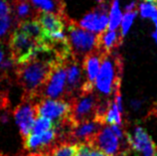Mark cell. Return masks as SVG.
I'll use <instances>...</instances> for the list:
<instances>
[{
    "instance_id": "5",
    "label": "cell",
    "mask_w": 157,
    "mask_h": 156,
    "mask_svg": "<svg viewBox=\"0 0 157 156\" xmlns=\"http://www.w3.org/2000/svg\"><path fill=\"white\" fill-rule=\"evenodd\" d=\"M67 61V60H66ZM66 61L59 60L54 65L47 81L40 89L36 96V100H64L67 85V70Z\"/></svg>"
},
{
    "instance_id": "10",
    "label": "cell",
    "mask_w": 157,
    "mask_h": 156,
    "mask_svg": "<svg viewBox=\"0 0 157 156\" xmlns=\"http://www.w3.org/2000/svg\"><path fill=\"white\" fill-rule=\"evenodd\" d=\"M66 70H67V85H66V93L64 100L71 102L74 98L77 97L81 93L82 82V68L80 61L72 56L66 61Z\"/></svg>"
},
{
    "instance_id": "8",
    "label": "cell",
    "mask_w": 157,
    "mask_h": 156,
    "mask_svg": "<svg viewBox=\"0 0 157 156\" xmlns=\"http://www.w3.org/2000/svg\"><path fill=\"white\" fill-rule=\"evenodd\" d=\"M86 143L92 148L100 150L109 156H124L128 153L111 127H102Z\"/></svg>"
},
{
    "instance_id": "24",
    "label": "cell",
    "mask_w": 157,
    "mask_h": 156,
    "mask_svg": "<svg viewBox=\"0 0 157 156\" xmlns=\"http://www.w3.org/2000/svg\"><path fill=\"white\" fill-rule=\"evenodd\" d=\"M140 15L142 18H152L157 16V3L143 2L139 5Z\"/></svg>"
},
{
    "instance_id": "6",
    "label": "cell",
    "mask_w": 157,
    "mask_h": 156,
    "mask_svg": "<svg viewBox=\"0 0 157 156\" xmlns=\"http://www.w3.org/2000/svg\"><path fill=\"white\" fill-rule=\"evenodd\" d=\"M42 46L17 29L11 33L8 41L9 53L16 66L28 62L39 52Z\"/></svg>"
},
{
    "instance_id": "17",
    "label": "cell",
    "mask_w": 157,
    "mask_h": 156,
    "mask_svg": "<svg viewBox=\"0 0 157 156\" xmlns=\"http://www.w3.org/2000/svg\"><path fill=\"white\" fill-rule=\"evenodd\" d=\"M11 5L13 7V17L17 24L25 20L36 19L38 11L33 7L30 0H19Z\"/></svg>"
},
{
    "instance_id": "20",
    "label": "cell",
    "mask_w": 157,
    "mask_h": 156,
    "mask_svg": "<svg viewBox=\"0 0 157 156\" xmlns=\"http://www.w3.org/2000/svg\"><path fill=\"white\" fill-rule=\"evenodd\" d=\"M122 18L121 9H119V1L118 0H113L110 6V13H109V30L114 31L117 30L119 24H121Z\"/></svg>"
},
{
    "instance_id": "22",
    "label": "cell",
    "mask_w": 157,
    "mask_h": 156,
    "mask_svg": "<svg viewBox=\"0 0 157 156\" xmlns=\"http://www.w3.org/2000/svg\"><path fill=\"white\" fill-rule=\"evenodd\" d=\"M105 124L111 125H121L122 126V113L119 112L115 101L113 100L109 106V112L105 116Z\"/></svg>"
},
{
    "instance_id": "14",
    "label": "cell",
    "mask_w": 157,
    "mask_h": 156,
    "mask_svg": "<svg viewBox=\"0 0 157 156\" xmlns=\"http://www.w3.org/2000/svg\"><path fill=\"white\" fill-rule=\"evenodd\" d=\"M104 56L105 54H101L98 50H94L86 55L84 60L82 61V68L86 76L85 83L96 86V81L98 73H100V67Z\"/></svg>"
},
{
    "instance_id": "2",
    "label": "cell",
    "mask_w": 157,
    "mask_h": 156,
    "mask_svg": "<svg viewBox=\"0 0 157 156\" xmlns=\"http://www.w3.org/2000/svg\"><path fill=\"white\" fill-rule=\"evenodd\" d=\"M123 75V58L119 53L113 52L105 55L101 61L96 88L98 96L104 98H109L121 92V80Z\"/></svg>"
},
{
    "instance_id": "32",
    "label": "cell",
    "mask_w": 157,
    "mask_h": 156,
    "mask_svg": "<svg viewBox=\"0 0 157 156\" xmlns=\"http://www.w3.org/2000/svg\"><path fill=\"white\" fill-rule=\"evenodd\" d=\"M23 156H46V155L41 152H32V153H29L27 155H23Z\"/></svg>"
},
{
    "instance_id": "37",
    "label": "cell",
    "mask_w": 157,
    "mask_h": 156,
    "mask_svg": "<svg viewBox=\"0 0 157 156\" xmlns=\"http://www.w3.org/2000/svg\"><path fill=\"white\" fill-rule=\"evenodd\" d=\"M0 154H1V152H0Z\"/></svg>"
},
{
    "instance_id": "16",
    "label": "cell",
    "mask_w": 157,
    "mask_h": 156,
    "mask_svg": "<svg viewBox=\"0 0 157 156\" xmlns=\"http://www.w3.org/2000/svg\"><path fill=\"white\" fill-rule=\"evenodd\" d=\"M16 29L29 36L39 45H45V36L46 35H45V32L41 24L36 19L25 20V21L19 22Z\"/></svg>"
},
{
    "instance_id": "29",
    "label": "cell",
    "mask_w": 157,
    "mask_h": 156,
    "mask_svg": "<svg viewBox=\"0 0 157 156\" xmlns=\"http://www.w3.org/2000/svg\"><path fill=\"white\" fill-rule=\"evenodd\" d=\"M6 58V50H5V43L0 42V65L3 62V60Z\"/></svg>"
},
{
    "instance_id": "27",
    "label": "cell",
    "mask_w": 157,
    "mask_h": 156,
    "mask_svg": "<svg viewBox=\"0 0 157 156\" xmlns=\"http://www.w3.org/2000/svg\"><path fill=\"white\" fill-rule=\"evenodd\" d=\"M13 14V8L9 0H0V17Z\"/></svg>"
},
{
    "instance_id": "35",
    "label": "cell",
    "mask_w": 157,
    "mask_h": 156,
    "mask_svg": "<svg viewBox=\"0 0 157 156\" xmlns=\"http://www.w3.org/2000/svg\"><path fill=\"white\" fill-rule=\"evenodd\" d=\"M97 1H98V3H100V4H101V3H104V0H97Z\"/></svg>"
},
{
    "instance_id": "25",
    "label": "cell",
    "mask_w": 157,
    "mask_h": 156,
    "mask_svg": "<svg viewBox=\"0 0 157 156\" xmlns=\"http://www.w3.org/2000/svg\"><path fill=\"white\" fill-rule=\"evenodd\" d=\"M137 15V11H131V12H125V14L122 17V22H121V35L124 37L127 32H128L129 28L131 27L132 23H133L134 19Z\"/></svg>"
},
{
    "instance_id": "31",
    "label": "cell",
    "mask_w": 157,
    "mask_h": 156,
    "mask_svg": "<svg viewBox=\"0 0 157 156\" xmlns=\"http://www.w3.org/2000/svg\"><path fill=\"white\" fill-rule=\"evenodd\" d=\"M141 104H142V101H139V100H133V101H131V102H130L131 108H133L134 110H137L140 106H141Z\"/></svg>"
},
{
    "instance_id": "36",
    "label": "cell",
    "mask_w": 157,
    "mask_h": 156,
    "mask_svg": "<svg viewBox=\"0 0 157 156\" xmlns=\"http://www.w3.org/2000/svg\"><path fill=\"white\" fill-rule=\"evenodd\" d=\"M0 156H6V155H3V154H1V155H0Z\"/></svg>"
},
{
    "instance_id": "34",
    "label": "cell",
    "mask_w": 157,
    "mask_h": 156,
    "mask_svg": "<svg viewBox=\"0 0 157 156\" xmlns=\"http://www.w3.org/2000/svg\"><path fill=\"white\" fill-rule=\"evenodd\" d=\"M146 2H151V3H157V0H146Z\"/></svg>"
},
{
    "instance_id": "18",
    "label": "cell",
    "mask_w": 157,
    "mask_h": 156,
    "mask_svg": "<svg viewBox=\"0 0 157 156\" xmlns=\"http://www.w3.org/2000/svg\"><path fill=\"white\" fill-rule=\"evenodd\" d=\"M33 7L38 12H50L61 16L68 17L66 14V3L64 0H30Z\"/></svg>"
},
{
    "instance_id": "33",
    "label": "cell",
    "mask_w": 157,
    "mask_h": 156,
    "mask_svg": "<svg viewBox=\"0 0 157 156\" xmlns=\"http://www.w3.org/2000/svg\"><path fill=\"white\" fill-rule=\"evenodd\" d=\"M152 37H153V39L155 40V42H156V44H157V32L155 31L153 34H152Z\"/></svg>"
},
{
    "instance_id": "13",
    "label": "cell",
    "mask_w": 157,
    "mask_h": 156,
    "mask_svg": "<svg viewBox=\"0 0 157 156\" xmlns=\"http://www.w3.org/2000/svg\"><path fill=\"white\" fill-rule=\"evenodd\" d=\"M123 43V36L121 31H104L97 34L96 50L101 54L109 55L119 48Z\"/></svg>"
},
{
    "instance_id": "7",
    "label": "cell",
    "mask_w": 157,
    "mask_h": 156,
    "mask_svg": "<svg viewBox=\"0 0 157 156\" xmlns=\"http://www.w3.org/2000/svg\"><path fill=\"white\" fill-rule=\"evenodd\" d=\"M37 117L43 116L54 122L55 129L70 117L71 102L65 100H49L42 98L36 102Z\"/></svg>"
},
{
    "instance_id": "15",
    "label": "cell",
    "mask_w": 157,
    "mask_h": 156,
    "mask_svg": "<svg viewBox=\"0 0 157 156\" xmlns=\"http://www.w3.org/2000/svg\"><path fill=\"white\" fill-rule=\"evenodd\" d=\"M69 17H61V16L50 13V12H38L36 20L38 21L46 35H52L56 33L64 32L65 24Z\"/></svg>"
},
{
    "instance_id": "3",
    "label": "cell",
    "mask_w": 157,
    "mask_h": 156,
    "mask_svg": "<svg viewBox=\"0 0 157 156\" xmlns=\"http://www.w3.org/2000/svg\"><path fill=\"white\" fill-rule=\"evenodd\" d=\"M68 40L71 46L72 54L82 62L85 57L96 50V37L94 33L89 32L78 25L75 20L68 18L67 21Z\"/></svg>"
},
{
    "instance_id": "23",
    "label": "cell",
    "mask_w": 157,
    "mask_h": 156,
    "mask_svg": "<svg viewBox=\"0 0 157 156\" xmlns=\"http://www.w3.org/2000/svg\"><path fill=\"white\" fill-rule=\"evenodd\" d=\"M75 156H109L100 150L94 149L86 143L81 142L78 144V149Z\"/></svg>"
},
{
    "instance_id": "12",
    "label": "cell",
    "mask_w": 157,
    "mask_h": 156,
    "mask_svg": "<svg viewBox=\"0 0 157 156\" xmlns=\"http://www.w3.org/2000/svg\"><path fill=\"white\" fill-rule=\"evenodd\" d=\"M102 124L94 120H88L76 126H73L71 129L65 133L62 138V141H70L74 143H86L90 137H93L97 132L102 128Z\"/></svg>"
},
{
    "instance_id": "4",
    "label": "cell",
    "mask_w": 157,
    "mask_h": 156,
    "mask_svg": "<svg viewBox=\"0 0 157 156\" xmlns=\"http://www.w3.org/2000/svg\"><path fill=\"white\" fill-rule=\"evenodd\" d=\"M100 101L101 97L96 91L81 93L74 98L71 101V114L69 117L72 127L88 120H94Z\"/></svg>"
},
{
    "instance_id": "21",
    "label": "cell",
    "mask_w": 157,
    "mask_h": 156,
    "mask_svg": "<svg viewBox=\"0 0 157 156\" xmlns=\"http://www.w3.org/2000/svg\"><path fill=\"white\" fill-rule=\"evenodd\" d=\"M51 129H55L54 122L47 117L39 116L36 118V120L34 122V126H33V129H32V134L39 135L44 132H47V131Z\"/></svg>"
},
{
    "instance_id": "28",
    "label": "cell",
    "mask_w": 157,
    "mask_h": 156,
    "mask_svg": "<svg viewBox=\"0 0 157 156\" xmlns=\"http://www.w3.org/2000/svg\"><path fill=\"white\" fill-rule=\"evenodd\" d=\"M157 117V101H155L153 102V105H151V108L149 109V112H148L146 117Z\"/></svg>"
},
{
    "instance_id": "1",
    "label": "cell",
    "mask_w": 157,
    "mask_h": 156,
    "mask_svg": "<svg viewBox=\"0 0 157 156\" xmlns=\"http://www.w3.org/2000/svg\"><path fill=\"white\" fill-rule=\"evenodd\" d=\"M59 60L52 49L43 45L32 59L16 66V80L23 89L22 97L36 100L37 93L47 81L54 65Z\"/></svg>"
},
{
    "instance_id": "11",
    "label": "cell",
    "mask_w": 157,
    "mask_h": 156,
    "mask_svg": "<svg viewBox=\"0 0 157 156\" xmlns=\"http://www.w3.org/2000/svg\"><path fill=\"white\" fill-rule=\"evenodd\" d=\"M109 21L107 6L104 2L98 4L97 7L93 8L88 13H86L78 22V25L86 31L98 34V33L105 31L106 28L109 27Z\"/></svg>"
},
{
    "instance_id": "19",
    "label": "cell",
    "mask_w": 157,
    "mask_h": 156,
    "mask_svg": "<svg viewBox=\"0 0 157 156\" xmlns=\"http://www.w3.org/2000/svg\"><path fill=\"white\" fill-rule=\"evenodd\" d=\"M78 144L70 141H58L44 154L46 156H75Z\"/></svg>"
},
{
    "instance_id": "9",
    "label": "cell",
    "mask_w": 157,
    "mask_h": 156,
    "mask_svg": "<svg viewBox=\"0 0 157 156\" xmlns=\"http://www.w3.org/2000/svg\"><path fill=\"white\" fill-rule=\"evenodd\" d=\"M38 101L32 98H21V102L13 110V116L16 124L19 127L22 138H26L32 133L34 122L37 118L36 102Z\"/></svg>"
},
{
    "instance_id": "30",
    "label": "cell",
    "mask_w": 157,
    "mask_h": 156,
    "mask_svg": "<svg viewBox=\"0 0 157 156\" xmlns=\"http://www.w3.org/2000/svg\"><path fill=\"white\" fill-rule=\"evenodd\" d=\"M138 9V6H137V3L135 1L129 3L128 5H126L125 7V11L126 12H131V11H137Z\"/></svg>"
},
{
    "instance_id": "26",
    "label": "cell",
    "mask_w": 157,
    "mask_h": 156,
    "mask_svg": "<svg viewBox=\"0 0 157 156\" xmlns=\"http://www.w3.org/2000/svg\"><path fill=\"white\" fill-rule=\"evenodd\" d=\"M13 21H15L13 14L0 17V42H2V38L9 32L12 24H13Z\"/></svg>"
}]
</instances>
